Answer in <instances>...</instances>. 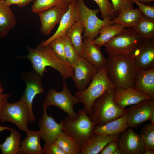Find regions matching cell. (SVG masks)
<instances>
[{
  "label": "cell",
  "mask_w": 154,
  "mask_h": 154,
  "mask_svg": "<svg viewBox=\"0 0 154 154\" xmlns=\"http://www.w3.org/2000/svg\"><path fill=\"white\" fill-rule=\"evenodd\" d=\"M27 49L28 54L19 57L26 58L30 60L33 69L41 76L43 77L44 73L47 72V66L57 70L65 80L73 76L74 71L71 65L58 57L49 45H38L35 48L28 46Z\"/></svg>",
  "instance_id": "1"
},
{
  "label": "cell",
  "mask_w": 154,
  "mask_h": 154,
  "mask_svg": "<svg viewBox=\"0 0 154 154\" xmlns=\"http://www.w3.org/2000/svg\"><path fill=\"white\" fill-rule=\"evenodd\" d=\"M106 66L108 77L116 88L133 87L137 69L133 58L108 55Z\"/></svg>",
  "instance_id": "2"
},
{
  "label": "cell",
  "mask_w": 154,
  "mask_h": 154,
  "mask_svg": "<svg viewBox=\"0 0 154 154\" xmlns=\"http://www.w3.org/2000/svg\"><path fill=\"white\" fill-rule=\"evenodd\" d=\"M114 90L102 95L94 102L90 116L95 127L103 125L127 113V109L116 104L113 98Z\"/></svg>",
  "instance_id": "3"
},
{
  "label": "cell",
  "mask_w": 154,
  "mask_h": 154,
  "mask_svg": "<svg viewBox=\"0 0 154 154\" xmlns=\"http://www.w3.org/2000/svg\"><path fill=\"white\" fill-rule=\"evenodd\" d=\"M77 113L75 119L68 116L61 122L62 131L73 139L80 153L83 144L93 134L95 126L84 107Z\"/></svg>",
  "instance_id": "4"
},
{
  "label": "cell",
  "mask_w": 154,
  "mask_h": 154,
  "mask_svg": "<svg viewBox=\"0 0 154 154\" xmlns=\"http://www.w3.org/2000/svg\"><path fill=\"white\" fill-rule=\"evenodd\" d=\"M116 87L108 77L106 66L100 69L87 88L75 94L80 103L84 104L87 114L90 116L93 104L98 98Z\"/></svg>",
  "instance_id": "5"
},
{
  "label": "cell",
  "mask_w": 154,
  "mask_h": 154,
  "mask_svg": "<svg viewBox=\"0 0 154 154\" xmlns=\"http://www.w3.org/2000/svg\"><path fill=\"white\" fill-rule=\"evenodd\" d=\"M144 40L133 27H126L104 46L105 50L108 55H123L132 58Z\"/></svg>",
  "instance_id": "6"
},
{
  "label": "cell",
  "mask_w": 154,
  "mask_h": 154,
  "mask_svg": "<svg viewBox=\"0 0 154 154\" xmlns=\"http://www.w3.org/2000/svg\"><path fill=\"white\" fill-rule=\"evenodd\" d=\"M76 5L79 14V20L83 24L84 33L83 39L93 40L97 37L99 30L103 27L114 23L113 20L105 19L102 20L97 17L100 9H91L85 5L84 0H76Z\"/></svg>",
  "instance_id": "7"
},
{
  "label": "cell",
  "mask_w": 154,
  "mask_h": 154,
  "mask_svg": "<svg viewBox=\"0 0 154 154\" xmlns=\"http://www.w3.org/2000/svg\"><path fill=\"white\" fill-rule=\"evenodd\" d=\"M62 83L61 92H57L53 88L49 90L43 102V108L47 109L50 106H55L66 113L70 117L75 119L77 113L74 111V107L80 102L75 96L72 95L64 79Z\"/></svg>",
  "instance_id": "8"
},
{
  "label": "cell",
  "mask_w": 154,
  "mask_h": 154,
  "mask_svg": "<svg viewBox=\"0 0 154 154\" xmlns=\"http://www.w3.org/2000/svg\"><path fill=\"white\" fill-rule=\"evenodd\" d=\"M0 121L9 122L15 124L21 131L27 133L29 130L28 123L30 114L27 106L20 100L14 103L6 102L3 106Z\"/></svg>",
  "instance_id": "9"
},
{
  "label": "cell",
  "mask_w": 154,
  "mask_h": 154,
  "mask_svg": "<svg viewBox=\"0 0 154 154\" xmlns=\"http://www.w3.org/2000/svg\"><path fill=\"white\" fill-rule=\"evenodd\" d=\"M42 77L33 68L22 75L26 88L20 100L27 107L30 114V121L31 122L35 121L36 119L32 108L34 99L37 94L44 92L42 80Z\"/></svg>",
  "instance_id": "10"
},
{
  "label": "cell",
  "mask_w": 154,
  "mask_h": 154,
  "mask_svg": "<svg viewBox=\"0 0 154 154\" xmlns=\"http://www.w3.org/2000/svg\"><path fill=\"white\" fill-rule=\"evenodd\" d=\"M127 109V123L129 127L137 128L147 120L154 124V98L130 106Z\"/></svg>",
  "instance_id": "11"
},
{
  "label": "cell",
  "mask_w": 154,
  "mask_h": 154,
  "mask_svg": "<svg viewBox=\"0 0 154 154\" xmlns=\"http://www.w3.org/2000/svg\"><path fill=\"white\" fill-rule=\"evenodd\" d=\"M71 65L74 71L72 78L79 91H84L87 88L99 71L85 59L80 58Z\"/></svg>",
  "instance_id": "12"
},
{
  "label": "cell",
  "mask_w": 154,
  "mask_h": 154,
  "mask_svg": "<svg viewBox=\"0 0 154 154\" xmlns=\"http://www.w3.org/2000/svg\"><path fill=\"white\" fill-rule=\"evenodd\" d=\"M68 6L63 3L53 7L38 14L41 22L40 31L45 36L50 34L56 25L59 24Z\"/></svg>",
  "instance_id": "13"
},
{
  "label": "cell",
  "mask_w": 154,
  "mask_h": 154,
  "mask_svg": "<svg viewBox=\"0 0 154 154\" xmlns=\"http://www.w3.org/2000/svg\"><path fill=\"white\" fill-rule=\"evenodd\" d=\"M118 141L119 148L123 154H144L145 147L140 134L128 128L121 133Z\"/></svg>",
  "instance_id": "14"
},
{
  "label": "cell",
  "mask_w": 154,
  "mask_h": 154,
  "mask_svg": "<svg viewBox=\"0 0 154 154\" xmlns=\"http://www.w3.org/2000/svg\"><path fill=\"white\" fill-rule=\"evenodd\" d=\"M154 98L144 92L135 90L133 87L116 88L113 98L115 103L121 108L137 104L144 100Z\"/></svg>",
  "instance_id": "15"
},
{
  "label": "cell",
  "mask_w": 154,
  "mask_h": 154,
  "mask_svg": "<svg viewBox=\"0 0 154 154\" xmlns=\"http://www.w3.org/2000/svg\"><path fill=\"white\" fill-rule=\"evenodd\" d=\"M76 2H74L68 5V9L62 17L59 26L55 33L46 40L41 42L38 46L48 45L56 38L64 37L68 29L79 19V12Z\"/></svg>",
  "instance_id": "16"
},
{
  "label": "cell",
  "mask_w": 154,
  "mask_h": 154,
  "mask_svg": "<svg viewBox=\"0 0 154 154\" xmlns=\"http://www.w3.org/2000/svg\"><path fill=\"white\" fill-rule=\"evenodd\" d=\"M46 108H43V113L39 121V130L41 139L45 143H52L62 131L61 121L57 122L52 115L49 116Z\"/></svg>",
  "instance_id": "17"
},
{
  "label": "cell",
  "mask_w": 154,
  "mask_h": 154,
  "mask_svg": "<svg viewBox=\"0 0 154 154\" xmlns=\"http://www.w3.org/2000/svg\"><path fill=\"white\" fill-rule=\"evenodd\" d=\"M132 58L137 68L148 69L154 67V39L144 40Z\"/></svg>",
  "instance_id": "18"
},
{
  "label": "cell",
  "mask_w": 154,
  "mask_h": 154,
  "mask_svg": "<svg viewBox=\"0 0 154 154\" xmlns=\"http://www.w3.org/2000/svg\"><path fill=\"white\" fill-rule=\"evenodd\" d=\"M93 41L90 39L83 38V58L99 70L106 65L107 58L103 54L100 48Z\"/></svg>",
  "instance_id": "19"
},
{
  "label": "cell",
  "mask_w": 154,
  "mask_h": 154,
  "mask_svg": "<svg viewBox=\"0 0 154 154\" xmlns=\"http://www.w3.org/2000/svg\"><path fill=\"white\" fill-rule=\"evenodd\" d=\"M120 135H106L93 134L83 145L80 154H98L100 153L109 142L118 141Z\"/></svg>",
  "instance_id": "20"
},
{
  "label": "cell",
  "mask_w": 154,
  "mask_h": 154,
  "mask_svg": "<svg viewBox=\"0 0 154 154\" xmlns=\"http://www.w3.org/2000/svg\"><path fill=\"white\" fill-rule=\"evenodd\" d=\"M133 87L154 98V67L146 70L137 68Z\"/></svg>",
  "instance_id": "21"
},
{
  "label": "cell",
  "mask_w": 154,
  "mask_h": 154,
  "mask_svg": "<svg viewBox=\"0 0 154 154\" xmlns=\"http://www.w3.org/2000/svg\"><path fill=\"white\" fill-rule=\"evenodd\" d=\"M127 113L121 117L101 126L95 127L93 134L106 135L120 134L129 127L127 123Z\"/></svg>",
  "instance_id": "22"
},
{
  "label": "cell",
  "mask_w": 154,
  "mask_h": 154,
  "mask_svg": "<svg viewBox=\"0 0 154 154\" xmlns=\"http://www.w3.org/2000/svg\"><path fill=\"white\" fill-rule=\"evenodd\" d=\"M26 134L21 143L19 154H43L40 131L29 130Z\"/></svg>",
  "instance_id": "23"
},
{
  "label": "cell",
  "mask_w": 154,
  "mask_h": 154,
  "mask_svg": "<svg viewBox=\"0 0 154 154\" xmlns=\"http://www.w3.org/2000/svg\"><path fill=\"white\" fill-rule=\"evenodd\" d=\"M84 27L82 22L77 21L67 31L65 36L70 40L79 57L83 58L82 34Z\"/></svg>",
  "instance_id": "24"
},
{
  "label": "cell",
  "mask_w": 154,
  "mask_h": 154,
  "mask_svg": "<svg viewBox=\"0 0 154 154\" xmlns=\"http://www.w3.org/2000/svg\"><path fill=\"white\" fill-rule=\"evenodd\" d=\"M125 28L122 25L116 23L105 25L99 30V36L94 40L93 42L101 48L121 33Z\"/></svg>",
  "instance_id": "25"
},
{
  "label": "cell",
  "mask_w": 154,
  "mask_h": 154,
  "mask_svg": "<svg viewBox=\"0 0 154 154\" xmlns=\"http://www.w3.org/2000/svg\"><path fill=\"white\" fill-rule=\"evenodd\" d=\"M143 14L138 8H129L121 12L112 20L114 23L125 27H133L137 23Z\"/></svg>",
  "instance_id": "26"
},
{
  "label": "cell",
  "mask_w": 154,
  "mask_h": 154,
  "mask_svg": "<svg viewBox=\"0 0 154 154\" xmlns=\"http://www.w3.org/2000/svg\"><path fill=\"white\" fill-rule=\"evenodd\" d=\"M9 130L10 135L6 137L3 143H0L1 154H19L21 143V134L15 129L11 128Z\"/></svg>",
  "instance_id": "27"
},
{
  "label": "cell",
  "mask_w": 154,
  "mask_h": 154,
  "mask_svg": "<svg viewBox=\"0 0 154 154\" xmlns=\"http://www.w3.org/2000/svg\"><path fill=\"white\" fill-rule=\"evenodd\" d=\"M133 28L144 39H154V20L143 15Z\"/></svg>",
  "instance_id": "28"
},
{
  "label": "cell",
  "mask_w": 154,
  "mask_h": 154,
  "mask_svg": "<svg viewBox=\"0 0 154 154\" xmlns=\"http://www.w3.org/2000/svg\"><path fill=\"white\" fill-rule=\"evenodd\" d=\"M4 2L0 1V28L9 32L15 26L16 21L10 6L5 5Z\"/></svg>",
  "instance_id": "29"
},
{
  "label": "cell",
  "mask_w": 154,
  "mask_h": 154,
  "mask_svg": "<svg viewBox=\"0 0 154 154\" xmlns=\"http://www.w3.org/2000/svg\"><path fill=\"white\" fill-rule=\"evenodd\" d=\"M54 142L65 154H80L74 140L63 131Z\"/></svg>",
  "instance_id": "30"
},
{
  "label": "cell",
  "mask_w": 154,
  "mask_h": 154,
  "mask_svg": "<svg viewBox=\"0 0 154 154\" xmlns=\"http://www.w3.org/2000/svg\"><path fill=\"white\" fill-rule=\"evenodd\" d=\"M140 135L145 147L154 151V124L151 123L145 125Z\"/></svg>",
  "instance_id": "31"
},
{
  "label": "cell",
  "mask_w": 154,
  "mask_h": 154,
  "mask_svg": "<svg viewBox=\"0 0 154 154\" xmlns=\"http://www.w3.org/2000/svg\"><path fill=\"white\" fill-rule=\"evenodd\" d=\"M64 3L63 0H34L31 6V11L35 14L53 7Z\"/></svg>",
  "instance_id": "32"
},
{
  "label": "cell",
  "mask_w": 154,
  "mask_h": 154,
  "mask_svg": "<svg viewBox=\"0 0 154 154\" xmlns=\"http://www.w3.org/2000/svg\"><path fill=\"white\" fill-rule=\"evenodd\" d=\"M63 38L65 56L68 62L71 65L76 62L80 58L68 38L65 36Z\"/></svg>",
  "instance_id": "33"
},
{
  "label": "cell",
  "mask_w": 154,
  "mask_h": 154,
  "mask_svg": "<svg viewBox=\"0 0 154 154\" xmlns=\"http://www.w3.org/2000/svg\"><path fill=\"white\" fill-rule=\"evenodd\" d=\"M97 4L101 13V18L112 20L114 15L112 4L109 0H93Z\"/></svg>",
  "instance_id": "34"
},
{
  "label": "cell",
  "mask_w": 154,
  "mask_h": 154,
  "mask_svg": "<svg viewBox=\"0 0 154 154\" xmlns=\"http://www.w3.org/2000/svg\"><path fill=\"white\" fill-rule=\"evenodd\" d=\"M48 45L51 48L58 57L63 61L68 63L64 54L63 37L56 38L52 41Z\"/></svg>",
  "instance_id": "35"
},
{
  "label": "cell",
  "mask_w": 154,
  "mask_h": 154,
  "mask_svg": "<svg viewBox=\"0 0 154 154\" xmlns=\"http://www.w3.org/2000/svg\"><path fill=\"white\" fill-rule=\"evenodd\" d=\"M115 16H117L123 11L134 8L133 0H111Z\"/></svg>",
  "instance_id": "36"
},
{
  "label": "cell",
  "mask_w": 154,
  "mask_h": 154,
  "mask_svg": "<svg viewBox=\"0 0 154 154\" xmlns=\"http://www.w3.org/2000/svg\"><path fill=\"white\" fill-rule=\"evenodd\" d=\"M138 7V8L145 16L154 20V6L143 3L137 0H133Z\"/></svg>",
  "instance_id": "37"
},
{
  "label": "cell",
  "mask_w": 154,
  "mask_h": 154,
  "mask_svg": "<svg viewBox=\"0 0 154 154\" xmlns=\"http://www.w3.org/2000/svg\"><path fill=\"white\" fill-rule=\"evenodd\" d=\"M43 154H65L54 142L45 143L43 148Z\"/></svg>",
  "instance_id": "38"
},
{
  "label": "cell",
  "mask_w": 154,
  "mask_h": 154,
  "mask_svg": "<svg viewBox=\"0 0 154 154\" xmlns=\"http://www.w3.org/2000/svg\"><path fill=\"white\" fill-rule=\"evenodd\" d=\"M118 141L113 140L109 142L100 152V154H114L118 149Z\"/></svg>",
  "instance_id": "39"
},
{
  "label": "cell",
  "mask_w": 154,
  "mask_h": 154,
  "mask_svg": "<svg viewBox=\"0 0 154 154\" xmlns=\"http://www.w3.org/2000/svg\"><path fill=\"white\" fill-rule=\"evenodd\" d=\"M34 0H5V4L11 6L12 5H17L19 7H24L33 2Z\"/></svg>",
  "instance_id": "40"
},
{
  "label": "cell",
  "mask_w": 154,
  "mask_h": 154,
  "mask_svg": "<svg viewBox=\"0 0 154 154\" xmlns=\"http://www.w3.org/2000/svg\"><path fill=\"white\" fill-rule=\"evenodd\" d=\"M11 96L10 94H2L0 95V122L1 110L4 104L7 101L8 98Z\"/></svg>",
  "instance_id": "41"
},
{
  "label": "cell",
  "mask_w": 154,
  "mask_h": 154,
  "mask_svg": "<svg viewBox=\"0 0 154 154\" xmlns=\"http://www.w3.org/2000/svg\"><path fill=\"white\" fill-rule=\"evenodd\" d=\"M8 31H6L0 28V38L5 37L8 33Z\"/></svg>",
  "instance_id": "42"
},
{
  "label": "cell",
  "mask_w": 154,
  "mask_h": 154,
  "mask_svg": "<svg viewBox=\"0 0 154 154\" xmlns=\"http://www.w3.org/2000/svg\"><path fill=\"white\" fill-rule=\"evenodd\" d=\"M154 151L148 148L145 147L144 154H154Z\"/></svg>",
  "instance_id": "43"
},
{
  "label": "cell",
  "mask_w": 154,
  "mask_h": 154,
  "mask_svg": "<svg viewBox=\"0 0 154 154\" xmlns=\"http://www.w3.org/2000/svg\"><path fill=\"white\" fill-rule=\"evenodd\" d=\"M140 2L147 5L148 4L154 1V0H137Z\"/></svg>",
  "instance_id": "44"
},
{
  "label": "cell",
  "mask_w": 154,
  "mask_h": 154,
  "mask_svg": "<svg viewBox=\"0 0 154 154\" xmlns=\"http://www.w3.org/2000/svg\"><path fill=\"white\" fill-rule=\"evenodd\" d=\"M64 3L67 5H69L72 2L76 1V0H63Z\"/></svg>",
  "instance_id": "45"
},
{
  "label": "cell",
  "mask_w": 154,
  "mask_h": 154,
  "mask_svg": "<svg viewBox=\"0 0 154 154\" xmlns=\"http://www.w3.org/2000/svg\"><path fill=\"white\" fill-rule=\"evenodd\" d=\"M11 128L9 126H2L0 125V132L5 130H9Z\"/></svg>",
  "instance_id": "46"
},
{
  "label": "cell",
  "mask_w": 154,
  "mask_h": 154,
  "mask_svg": "<svg viewBox=\"0 0 154 154\" xmlns=\"http://www.w3.org/2000/svg\"><path fill=\"white\" fill-rule=\"evenodd\" d=\"M114 154H123V152L119 148L115 151Z\"/></svg>",
  "instance_id": "47"
},
{
  "label": "cell",
  "mask_w": 154,
  "mask_h": 154,
  "mask_svg": "<svg viewBox=\"0 0 154 154\" xmlns=\"http://www.w3.org/2000/svg\"><path fill=\"white\" fill-rule=\"evenodd\" d=\"M4 91V89L1 85V83L0 82V95L3 94Z\"/></svg>",
  "instance_id": "48"
},
{
  "label": "cell",
  "mask_w": 154,
  "mask_h": 154,
  "mask_svg": "<svg viewBox=\"0 0 154 154\" xmlns=\"http://www.w3.org/2000/svg\"><path fill=\"white\" fill-rule=\"evenodd\" d=\"M5 0H0V1H4Z\"/></svg>",
  "instance_id": "49"
}]
</instances>
